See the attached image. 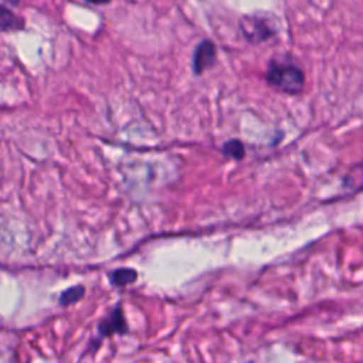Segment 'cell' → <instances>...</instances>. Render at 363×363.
I'll return each instance as SVG.
<instances>
[{"instance_id":"6da1fadb","label":"cell","mask_w":363,"mask_h":363,"mask_svg":"<svg viewBox=\"0 0 363 363\" xmlns=\"http://www.w3.org/2000/svg\"><path fill=\"white\" fill-rule=\"evenodd\" d=\"M265 79L269 86L289 95L299 94L305 84V77L299 67L292 62L277 60L269 61Z\"/></svg>"},{"instance_id":"7a4b0ae2","label":"cell","mask_w":363,"mask_h":363,"mask_svg":"<svg viewBox=\"0 0 363 363\" xmlns=\"http://www.w3.org/2000/svg\"><path fill=\"white\" fill-rule=\"evenodd\" d=\"M238 26L244 38L252 44L262 43L277 33L274 16L265 13L245 14L240 18Z\"/></svg>"},{"instance_id":"3957f363","label":"cell","mask_w":363,"mask_h":363,"mask_svg":"<svg viewBox=\"0 0 363 363\" xmlns=\"http://www.w3.org/2000/svg\"><path fill=\"white\" fill-rule=\"evenodd\" d=\"M216 45L210 40L200 41L193 52V71L196 75L203 74L206 69L214 65L216 62Z\"/></svg>"},{"instance_id":"277c9868","label":"cell","mask_w":363,"mask_h":363,"mask_svg":"<svg viewBox=\"0 0 363 363\" xmlns=\"http://www.w3.org/2000/svg\"><path fill=\"white\" fill-rule=\"evenodd\" d=\"M128 332V325L122 313V308L118 305L112 312L98 323V336L105 337L111 335H123Z\"/></svg>"},{"instance_id":"5b68a950","label":"cell","mask_w":363,"mask_h":363,"mask_svg":"<svg viewBox=\"0 0 363 363\" xmlns=\"http://www.w3.org/2000/svg\"><path fill=\"white\" fill-rule=\"evenodd\" d=\"M138 279V272L132 268H118L109 274V281L115 286H125Z\"/></svg>"},{"instance_id":"8992f818","label":"cell","mask_w":363,"mask_h":363,"mask_svg":"<svg viewBox=\"0 0 363 363\" xmlns=\"http://www.w3.org/2000/svg\"><path fill=\"white\" fill-rule=\"evenodd\" d=\"M23 20L13 14L9 9L0 6V30H20Z\"/></svg>"},{"instance_id":"52a82bcc","label":"cell","mask_w":363,"mask_h":363,"mask_svg":"<svg viewBox=\"0 0 363 363\" xmlns=\"http://www.w3.org/2000/svg\"><path fill=\"white\" fill-rule=\"evenodd\" d=\"M84 294H85V288L82 285H74V286L65 289L60 295L58 302L61 306H69V305L78 302L84 296Z\"/></svg>"},{"instance_id":"ba28073f","label":"cell","mask_w":363,"mask_h":363,"mask_svg":"<svg viewBox=\"0 0 363 363\" xmlns=\"http://www.w3.org/2000/svg\"><path fill=\"white\" fill-rule=\"evenodd\" d=\"M223 153L227 156V157H233L235 160H240L244 157L245 155V147L242 145L241 140L238 139H230L228 142H225L223 145Z\"/></svg>"},{"instance_id":"9c48e42d","label":"cell","mask_w":363,"mask_h":363,"mask_svg":"<svg viewBox=\"0 0 363 363\" xmlns=\"http://www.w3.org/2000/svg\"><path fill=\"white\" fill-rule=\"evenodd\" d=\"M88 3H92V4H106L109 3L111 0H86Z\"/></svg>"}]
</instances>
